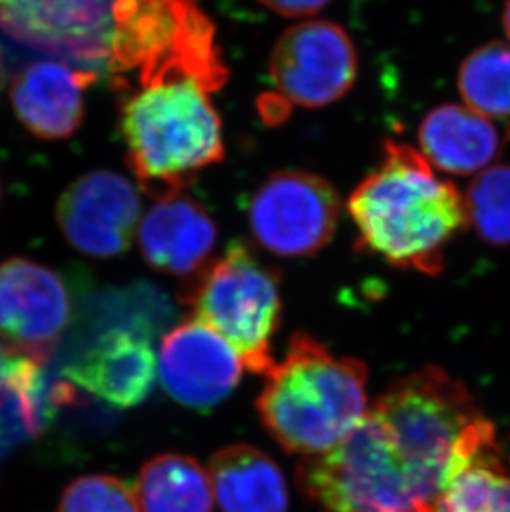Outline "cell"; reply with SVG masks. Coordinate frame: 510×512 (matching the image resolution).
<instances>
[{
    "mask_svg": "<svg viewBox=\"0 0 510 512\" xmlns=\"http://www.w3.org/2000/svg\"><path fill=\"white\" fill-rule=\"evenodd\" d=\"M242 360L231 343L201 320H184L164 335L159 377L184 406L206 410L229 397L242 377Z\"/></svg>",
    "mask_w": 510,
    "mask_h": 512,
    "instance_id": "obj_12",
    "label": "cell"
},
{
    "mask_svg": "<svg viewBox=\"0 0 510 512\" xmlns=\"http://www.w3.org/2000/svg\"><path fill=\"white\" fill-rule=\"evenodd\" d=\"M97 75L63 62H37L12 83V105L20 123L42 140H63L80 128L85 92Z\"/></svg>",
    "mask_w": 510,
    "mask_h": 512,
    "instance_id": "obj_15",
    "label": "cell"
},
{
    "mask_svg": "<svg viewBox=\"0 0 510 512\" xmlns=\"http://www.w3.org/2000/svg\"><path fill=\"white\" fill-rule=\"evenodd\" d=\"M419 145L434 170L467 174L487 170L502 150L501 133L491 118L462 105H443L419 126Z\"/></svg>",
    "mask_w": 510,
    "mask_h": 512,
    "instance_id": "obj_16",
    "label": "cell"
},
{
    "mask_svg": "<svg viewBox=\"0 0 510 512\" xmlns=\"http://www.w3.org/2000/svg\"><path fill=\"white\" fill-rule=\"evenodd\" d=\"M146 0H0V29L67 65L111 77L128 72Z\"/></svg>",
    "mask_w": 510,
    "mask_h": 512,
    "instance_id": "obj_6",
    "label": "cell"
},
{
    "mask_svg": "<svg viewBox=\"0 0 510 512\" xmlns=\"http://www.w3.org/2000/svg\"><path fill=\"white\" fill-rule=\"evenodd\" d=\"M368 370L352 357H337L310 335L290 337L285 358L267 375L257 398L260 421L292 455L332 450L368 413Z\"/></svg>",
    "mask_w": 510,
    "mask_h": 512,
    "instance_id": "obj_4",
    "label": "cell"
},
{
    "mask_svg": "<svg viewBox=\"0 0 510 512\" xmlns=\"http://www.w3.org/2000/svg\"><path fill=\"white\" fill-rule=\"evenodd\" d=\"M340 196L327 179L307 171H279L260 184L249 224L260 246L284 257H308L332 241Z\"/></svg>",
    "mask_w": 510,
    "mask_h": 512,
    "instance_id": "obj_8",
    "label": "cell"
},
{
    "mask_svg": "<svg viewBox=\"0 0 510 512\" xmlns=\"http://www.w3.org/2000/svg\"><path fill=\"white\" fill-rule=\"evenodd\" d=\"M135 186L113 171H93L68 186L58 201L57 219L67 241L92 257L128 251L140 223Z\"/></svg>",
    "mask_w": 510,
    "mask_h": 512,
    "instance_id": "obj_11",
    "label": "cell"
},
{
    "mask_svg": "<svg viewBox=\"0 0 510 512\" xmlns=\"http://www.w3.org/2000/svg\"><path fill=\"white\" fill-rule=\"evenodd\" d=\"M140 90L121 107L126 161L141 188L158 196L224 158L221 118L207 87L181 68L140 75Z\"/></svg>",
    "mask_w": 510,
    "mask_h": 512,
    "instance_id": "obj_3",
    "label": "cell"
},
{
    "mask_svg": "<svg viewBox=\"0 0 510 512\" xmlns=\"http://www.w3.org/2000/svg\"><path fill=\"white\" fill-rule=\"evenodd\" d=\"M502 25H504V30H506L507 37L510 40V0H507L504 15H502Z\"/></svg>",
    "mask_w": 510,
    "mask_h": 512,
    "instance_id": "obj_24",
    "label": "cell"
},
{
    "mask_svg": "<svg viewBox=\"0 0 510 512\" xmlns=\"http://www.w3.org/2000/svg\"><path fill=\"white\" fill-rule=\"evenodd\" d=\"M267 9L282 17H308L317 14L330 0H259Z\"/></svg>",
    "mask_w": 510,
    "mask_h": 512,
    "instance_id": "obj_23",
    "label": "cell"
},
{
    "mask_svg": "<svg viewBox=\"0 0 510 512\" xmlns=\"http://www.w3.org/2000/svg\"><path fill=\"white\" fill-rule=\"evenodd\" d=\"M72 309V294L57 271L24 257L0 264V339L7 347L49 360Z\"/></svg>",
    "mask_w": 510,
    "mask_h": 512,
    "instance_id": "obj_10",
    "label": "cell"
},
{
    "mask_svg": "<svg viewBox=\"0 0 510 512\" xmlns=\"http://www.w3.org/2000/svg\"><path fill=\"white\" fill-rule=\"evenodd\" d=\"M57 512H141L138 498L123 479L90 474L75 479L62 494Z\"/></svg>",
    "mask_w": 510,
    "mask_h": 512,
    "instance_id": "obj_22",
    "label": "cell"
},
{
    "mask_svg": "<svg viewBox=\"0 0 510 512\" xmlns=\"http://www.w3.org/2000/svg\"><path fill=\"white\" fill-rule=\"evenodd\" d=\"M466 201L467 223L491 244H510V166H492L477 174Z\"/></svg>",
    "mask_w": 510,
    "mask_h": 512,
    "instance_id": "obj_21",
    "label": "cell"
},
{
    "mask_svg": "<svg viewBox=\"0 0 510 512\" xmlns=\"http://www.w3.org/2000/svg\"><path fill=\"white\" fill-rule=\"evenodd\" d=\"M270 82L282 108H322L345 97L357 80L358 55L340 25L313 20L285 30L269 62Z\"/></svg>",
    "mask_w": 510,
    "mask_h": 512,
    "instance_id": "obj_9",
    "label": "cell"
},
{
    "mask_svg": "<svg viewBox=\"0 0 510 512\" xmlns=\"http://www.w3.org/2000/svg\"><path fill=\"white\" fill-rule=\"evenodd\" d=\"M357 247L398 269L443 271L444 249L467 224L459 189L423 153L400 141L383 146L380 165L348 198Z\"/></svg>",
    "mask_w": 510,
    "mask_h": 512,
    "instance_id": "obj_1",
    "label": "cell"
},
{
    "mask_svg": "<svg viewBox=\"0 0 510 512\" xmlns=\"http://www.w3.org/2000/svg\"><path fill=\"white\" fill-rule=\"evenodd\" d=\"M212 491L224 512H287L289 491L279 466L251 445H232L209 461Z\"/></svg>",
    "mask_w": 510,
    "mask_h": 512,
    "instance_id": "obj_17",
    "label": "cell"
},
{
    "mask_svg": "<svg viewBox=\"0 0 510 512\" xmlns=\"http://www.w3.org/2000/svg\"><path fill=\"white\" fill-rule=\"evenodd\" d=\"M434 512H510V478L497 459V448L449 479Z\"/></svg>",
    "mask_w": 510,
    "mask_h": 512,
    "instance_id": "obj_20",
    "label": "cell"
},
{
    "mask_svg": "<svg viewBox=\"0 0 510 512\" xmlns=\"http://www.w3.org/2000/svg\"><path fill=\"white\" fill-rule=\"evenodd\" d=\"M458 88L466 107L487 118H510V45L492 42L462 62Z\"/></svg>",
    "mask_w": 510,
    "mask_h": 512,
    "instance_id": "obj_19",
    "label": "cell"
},
{
    "mask_svg": "<svg viewBox=\"0 0 510 512\" xmlns=\"http://www.w3.org/2000/svg\"><path fill=\"white\" fill-rule=\"evenodd\" d=\"M4 82H5L4 55H2V49H0V88L4 87Z\"/></svg>",
    "mask_w": 510,
    "mask_h": 512,
    "instance_id": "obj_25",
    "label": "cell"
},
{
    "mask_svg": "<svg viewBox=\"0 0 510 512\" xmlns=\"http://www.w3.org/2000/svg\"><path fill=\"white\" fill-rule=\"evenodd\" d=\"M181 300L194 319L231 343L242 365L257 375L275 367L274 337L282 322L279 272L234 241L189 279Z\"/></svg>",
    "mask_w": 510,
    "mask_h": 512,
    "instance_id": "obj_5",
    "label": "cell"
},
{
    "mask_svg": "<svg viewBox=\"0 0 510 512\" xmlns=\"http://www.w3.org/2000/svg\"><path fill=\"white\" fill-rule=\"evenodd\" d=\"M135 493L141 512H212L214 506L209 471L198 459L176 453L150 459Z\"/></svg>",
    "mask_w": 510,
    "mask_h": 512,
    "instance_id": "obj_18",
    "label": "cell"
},
{
    "mask_svg": "<svg viewBox=\"0 0 510 512\" xmlns=\"http://www.w3.org/2000/svg\"><path fill=\"white\" fill-rule=\"evenodd\" d=\"M370 411L390 436L414 486L434 504L454 474L496 448L491 421L479 413L466 387L441 368L398 378Z\"/></svg>",
    "mask_w": 510,
    "mask_h": 512,
    "instance_id": "obj_2",
    "label": "cell"
},
{
    "mask_svg": "<svg viewBox=\"0 0 510 512\" xmlns=\"http://www.w3.org/2000/svg\"><path fill=\"white\" fill-rule=\"evenodd\" d=\"M217 229L196 199L181 191L161 194L140 221L141 254L168 276H196L209 264Z\"/></svg>",
    "mask_w": 510,
    "mask_h": 512,
    "instance_id": "obj_13",
    "label": "cell"
},
{
    "mask_svg": "<svg viewBox=\"0 0 510 512\" xmlns=\"http://www.w3.org/2000/svg\"><path fill=\"white\" fill-rule=\"evenodd\" d=\"M297 486L320 512H434L406 473L390 436L370 410L332 450L304 456Z\"/></svg>",
    "mask_w": 510,
    "mask_h": 512,
    "instance_id": "obj_7",
    "label": "cell"
},
{
    "mask_svg": "<svg viewBox=\"0 0 510 512\" xmlns=\"http://www.w3.org/2000/svg\"><path fill=\"white\" fill-rule=\"evenodd\" d=\"M63 378L106 403L131 408L150 397L156 357L146 337L113 329L63 370Z\"/></svg>",
    "mask_w": 510,
    "mask_h": 512,
    "instance_id": "obj_14",
    "label": "cell"
}]
</instances>
